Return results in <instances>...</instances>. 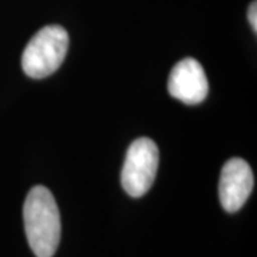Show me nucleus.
Instances as JSON below:
<instances>
[{
    "mask_svg": "<svg viewBox=\"0 0 257 257\" xmlns=\"http://www.w3.org/2000/svg\"><path fill=\"white\" fill-rule=\"evenodd\" d=\"M29 246L36 257H53L60 243V213L52 192L45 186L30 189L23 206Z\"/></svg>",
    "mask_w": 257,
    "mask_h": 257,
    "instance_id": "nucleus-1",
    "label": "nucleus"
},
{
    "mask_svg": "<svg viewBox=\"0 0 257 257\" xmlns=\"http://www.w3.org/2000/svg\"><path fill=\"white\" fill-rule=\"evenodd\" d=\"M69 49V35L57 25L45 26L30 39L22 55V69L32 79L53 74L63 63Z\"/></svg>",
    "mask_w": 257,
    "mask_h": 257,
    "instance_id": "nucleus-2",
    "label": "nucleus"
},
{
    "mask_svg": "<svg viewBox=\"0 0 257 257\" xmlns=\"http://www.w3.org/2000/svg\"><path fill=\"white\" fill-rule=\"evenodd\" d=\"M159 149L149 138L135 140L127 150L121 169V186L132 197L145 196L156 179Z\"/></svg>",
    "mask_w": 257,
    "mask_h": 257,
    "instance_id": "nucleus-3",
    "label": "nucleus"
},
{
    "mask_svg": "<svg viewBox=\"0 0 257 257\" xmlns=\"http://www.w3.org/2000/svg\"><path fill=\"white\" fill-rule=\"evenodd\" d=\"M253 187L254 177L246 160L233 157L224 163L219 182V196L224 210L229 213L239 211L247 202Z\"/></svg>",
    "mask_w": 257,
    "mask_h": 257,
    "instance_id": "nucleus-4",
    "label": "nucleus"
},
{
    "mask_svg": "<svg viewBox=\"0 0 257 257\" xmlns=\"http://www.w3.org/2000/svg\"><path fill=\"white\" fill-rule=\"evenodd\" d=\"M167 89L172 97L186 104L202 103L209 93V82L202 64L192 57L180 60L170 72Z\"/></svg>",
    "mask_w": 257,
    "mask_h": 257,
    "instance_id": "nucleus-5",
    "label": "nucleus"
},
{
    "mask_svg": "<svg viewBox=\"0 0 257 257\" xmlns=\"http://www.w3.org/2000/svg\"><path fill=\"white\" fill-rule=\"evenodd\" d=\"M247 18H248V23H250V25H251V28H253V32L256 33L257 32V3L256 2H253V3L248 6Z\"/></svg>",
    "mask_w": 257,
    "mask_h": 257,
    "instance_id": "nucleus-6",
    "label": "nucleus"
}]
</instances>
